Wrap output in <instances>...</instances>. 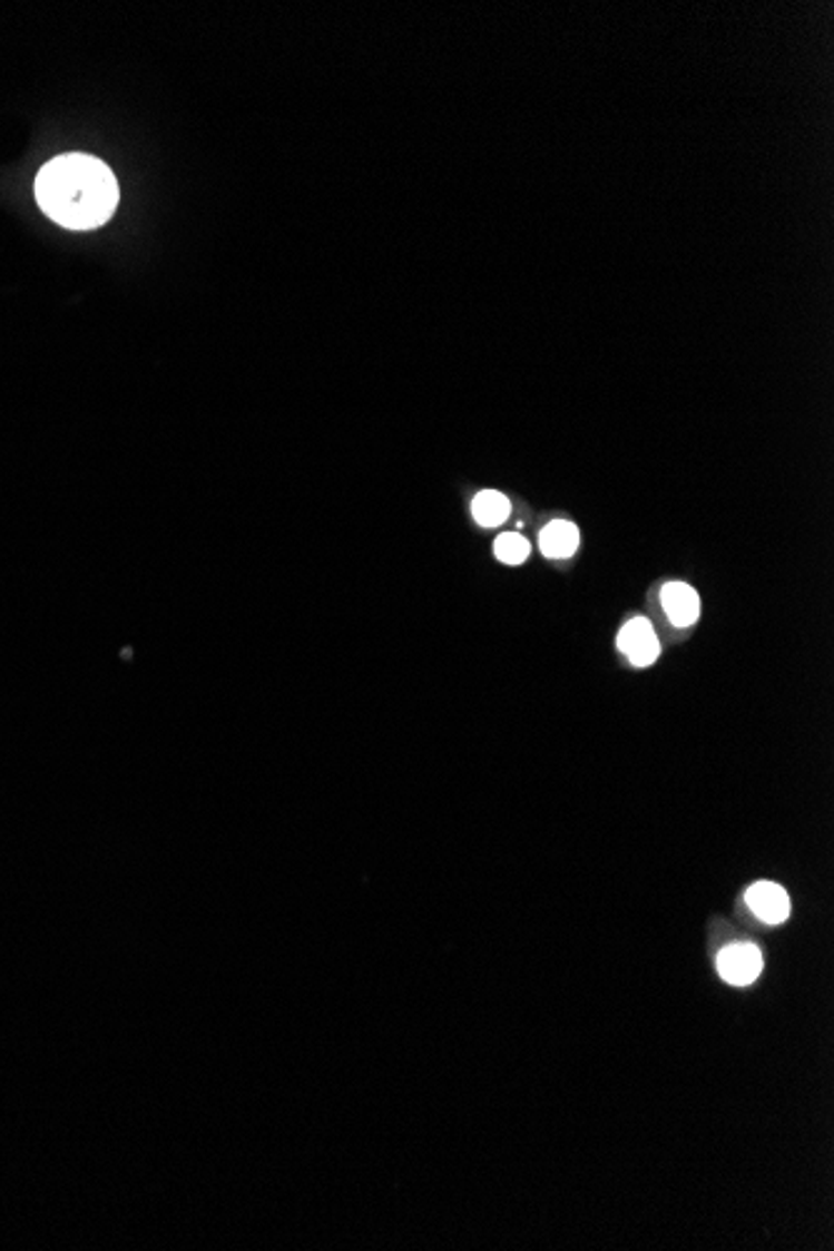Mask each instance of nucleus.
<instances>
[{
	"mask_svg": "<svg viewBox=\"0 0 834 1251\" xmlns=\"http://www.w3.org/2000/svg\"><path fill=\"white\" fill-rule=\"evenodd\" d=\"M36 198L50 221L70 231H90L116 211L118 183L106 163L68 153L40 168Z\"/></svg>",
	"mask_w": 834,
	"mask_h": 1251,
	"instance_id": "obj_1",
	"label": "nucleus"
},
{
	"mask_svg": "<svg viewBox=\"0 0 834 1251\" xmlns=\"http://www.w3.org/2000/svg\"><path fill=\"white\" fill-rule=\"evenodd\" d=\"M617 647L635 667H650L660 657V639H657L650 619L635 617L617 635Z\"/></svg>",
	"mask_w": 834,
	"mask_h": 1251,
	"instance_id": "obj_2",
	"label": "nucleus"
},
{
	"mask_svg": "<svg viewBox=\"0 0 834 1251\" xmlns=\"http://www.w3.org/2000/svg\"><path fill=\"white\" fill-rule=\"evenodd\" d=\"M719 977L735 987L752 985L762 971V955L755 945L737 942L725 947L717 957Z\"/></svg>",
	"mask_w": 834,
	"mask_h": 1251,
	"instance_id": "obj_3",
	"label": "nucleus"
},
{
	"mask_svg": "<svg viewBox=\"0 0 834 1251\" xmlns=\"http://www.w3.org/2000/svg\"><path fill=\"white\" fill-rule=\"evenodd\" d=\"M747 907L752 915L767 925H779L789 917V897L785 889L775 882H757L747 889Z\"/></svg>",
	"mask_w": 834,
	"mask_h": 1251,
	"instance_id": "obj_4",
	"label": "nucleus"
},
{
	"mask_svg": "<svg viewBox=\"0 0 834 1251\" xmlns=\"http://www.w3.org/2000/svg\"><path fill=\"white\" fill-rule=\"evenodd\" d=\"M663 607L675 627H689L699 619V597L685 583H669L663 587Z\"/></svg>",
	"mask_w": 834,
	"mask_h": 1251,
	"instance_id": "obj_5",
	"label": "nucleus"
},
{
	"mask_svg": "<svg viewBox=\"0 0 834 1251\" xmlns=\"http://www.w3.org/2000/svg\"><path fill=\"white\" fill-rule=\"evenodd\" d=\"M580 547V532L578 527L568 520H555L540 532V553L552 560H562V557L575 555Z\"/></svg>",
	"mask_w": 834,
	"mask_h": 1251,
	"instance_id": "obj_6",
	"label": "nucleus"
},
{
	"mask_svg": "<svg viewBox=\"0 0 834 1251\" xmlns=\"http://www.w3.org/2000/svg\"><path fill=\"white\" fill-rule=\"evenodd\" d=\"M472 515L482 527H498L510 515V500L498 490H485L472 500Z\"/></svg>",
	"mask_w": 834,
	"mask_h": 1251,
	"instance_id": "obj_7",
	"label": "nucleus"
},
{
	"mask_svg": "<svg viewBox=\"0 0 834 1251\" xmlns=\"http://www.w3.org/2000/svg\"><path fill=\"white\" fill-rule=\"evenodd\" d=\"M496 555H498V560H502L504 565H520V563L528 560L530 543L518 532L500 535L498 543H496Z\"/></svg>",
	"mask_w": 834,
	"mask_h": 1251,
	"instance_id": "obj_8",
	"label": "nucleus"
}]
</instances>
